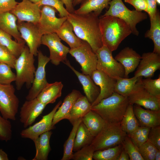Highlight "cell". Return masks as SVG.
<instances>
[{
    "mask_svg": "<svg viewBox=\"0 0 160 160\" xmlns=\"http://www.w3.org/2000/svg\"><path fill=\"white\" fill-rule=\"evenodd\" d=\"M99 16L92 12L84 14L69 13L67 17L76 35L88 43L95 53L103 46Z\"/></svg>",
    "mask_w": 160,
    "mask_h": 160,
    "instance_id": "1",
    "label": "cell"
},
{
    "mask_svg": "<svg viewBox=\"0 0 160 160\" xmlns=\"http://www.w3.org/2000/svg\"><path fill=\"white\" fill-rule=\"evenodd\" d=\"M99 25L103 45L112 52L116 50L121 42L132 33L125 22L113 16L101 17Z\"/></svg>",
    "mask_w": 160,
    "mask_h": 160,
    "instance_id": "2",
    "label": "cell"
},
{
    "mask_svg": "<svg viewBox=\"0 0 160 160\" xmlns=\"http://www.w3.org/2000/svg\"><path fill=\"white\" fill-rule=\"evenodd\" d=\"M129 104L128 97L114 92L92 107L91 110L99 114L106 122H120Z\"/></svg>",
    "mask_w": 160,
    "mask_h": 160,
    "instance_id": "3",
    "label": "cell"
},
{
    "mask_svg": "<svg viewBox=\"0 0 160 160\" xmlns=\"http://www.w3.org/2000/svg\"><path fill=\"white\" fill-rule=\"evenodd\" d=\"M34 55L25 46L20 55L16 60L14 69L16 71L15 84L17 90H20L24 84L27 88L31 87L33 80L36 68Z\"/></svg>",
    "mask_w": 160,
    "mask_h": 160,
    "instance_id": "4",
    "label": "cell"
},
{
    "mask_svg": "<svg viewBox=\"0 0 160 160\" xmlns=\"http://www.w3.org/2000/svg\"><path fill=\"white\" fill-rule=\"evenodd\" d=\"M127 135L122 130L120 122L106 121L100 132L94 137L91 144L95 151L104 150L121 144Z\"/></svg>",
    "mask_w": 160,
    "mask_h": 160,
    "instance_id": "5",
    "label": "cell"
},
{
    "mask_svg": "<svg viewBox=\"0 0 160 160\" xmlns=\"http://www.w3.org/2000/svg\"><path fill=\"white\" fill-rule=\"evenodd\" d=\"M109 5L108 10L101 17L110 16L123 20L129 26L132 33L138 36L139 32L136 25L147 18V14L135 10H130L125 6L122 0H111Z\"/></svg>",
    "mask_w": 160,
    "mask_h": 160,
    "instance_id": "6",
    "label": "cell"
},
{
    "mask_svg": "<svg viewBox=\"0 0 160 160\" xmlns=\"http://www.w3.org/2000/svg\"><path fill=\"white\" fill-rule=\"evenodd\" d=\"M112 52L103 45L97 50L95 52L97 58L96 70L115 79L119 77H124V68L114 58Z\"/></svg>",
    "mask_w": 160,
    "mask_h": 160,
    "instance_id": "7",
    "label": "cell"
},
{
    "mask_svg": "<svg viewBox=\"0 0 160 160\" xmlns=\"http://www.w3.org/2000/svg\"><path fill=\"white\" fill-rule=\"evenodd\" d=\"M15 89L12 84H0V112L5 119L16 120L19 100L15 94Z\"/></svg>",
    "mask_w": 160,
    "mask_h": 160,
    "instance_id": "8",
    "label": "cell"
},
{
    "mask_svg": "<svg viewBox=\"0 0 160 160\" xmlns=\"http://www.w3.org/2000/svg\"><path fill=\"white\" fill-rule=\"evenodd\" d=\"M69 53L80 65L82 73L91 76L93 72L96 70L97 58L89 44L83 41L81 45L70 49Z\"/></svg>",
    "mask_w": 160,
    "mask_h": 160,
    "instance_id": "9",
    "label": "cell"
},
{
    "mask_svg": "<svg viewBox=\"0 0 160 160\" xmlns=\"http://www.w3.org/2000/svg\"><path fill=\"white\" fill-rule=\"evenodd\" d=\"M142 78H138L131 94L128 97L129 104H136L147 109L160 110V97L151 94L143 87Z\"/></svg>",
    "mask_w": 160,
    "mask_h": 160,
    "instance_id": "10",
    "label": "cell"
},
{
    "mask_svg": "<svg viewBox=\"0 0 160 160\" xmlns=\"http://www.w3.org/2000/svg\"><path fill=\"white\" fill-rule=\"evenodd\" d=\"M41 44L48 48L50 52L49 57L52 64L57 66L60 62L63 63L67 60V55L70 49L63 44L56 33L43 35Z\"/></svg>",
    "mask_w": 160,
    "mask_h": 160,
    "instance_id": "11",
    "label": "cell"
},
{
    "mask_svg": "<svg viewBox=\"0 0 160 160\" xmlns=\"http://www.w3.org/2000/svg\"><path fill=\"white\" fill-rule=\"evenodd\" d=\"M41 7L40 17L36 25L40 33L42 36L56 33L67 17L58 18L56 16L57 10L47 5Z\"/></svg>",
    "mask_w": 160,
    "mask_h": 160,
    "instance_id": "12",
    "label": "cell"
},
{
    "mask_svg": "<svg viewBox=\"0 0 160 160\" xmlns=\"http://www.w3.org/2000/svg\"><path fill=\"white\" fill-rule=\"evenodd\" d=\"M38 65L36 70L33 81L28 93L26 97V100L36 98L44 88L48 84L46 78L45 67L50 61L49 57L38 50L37 55Z\"/></svg>",
    "mask_w": 160,
    "mask_h": 160,
    "instance_id": "13",
    "label": "cell"
},
{
    "mask_svg": "<svg viewBox=\"0 0 160 160\" xmlns=\"http://www.w3.org/2000/svg\"><path fill=\"white\" fill-rule=\"evenodd\" d=\"M22 38L26 43L29 51L34 56L37 55L38 48L41 44L42 35L36 25L31 23H17Z\"/></svg>",
    "mask_w": 160,
    "mask_h": 160,
    "instance_id": "14",
    "label": "cell"
},
{
    "mask_svg": "<svg viewBox=\"0 0 160 160\" xmlns=\"http://www.w3.org/2000/svg\"><path fill=\"white\" fill-rule=\"evenodd\" d=\"M62 103L61 100L59 101L52 110L48 114L43 116L40 121L22 130L20 133L21 137L33 141L41 134L53 129L54 127L52 124L53 117Z\"/></svg>",
    "mask_w": 160,
    "mask_h": 160,
    "instance_id": "15",
    "label": "cell"
},
{
    "mask_svg": "<svg viewBox=\"0 0 160 160\" xmlns=\"http://www.w3.org/2000/svg\"><path fill=\"white\" fill-rule=\"evenodd\" d=\"M10 12L17 17V23L28 22L36 25L38 23L41 15L40 7L29 0H22L18 2Z\"/></svg>",
    "mask_w": 160,
    "mask_h": 160,
    "instance_id": "16",
    "label": "cell"
},
{
    "mask_svg": "<svg viewBox=\"0 0 160 160\" xmlns=\"http://www.w3.org/2000/svg\"><path fill=\"white\" fill-rule=\"evenodd\" d=\"M137 68L134 76L151 78L160 68V55L153 52L143 53Z\"/></svg>",
    "mask_w": 160,
    "mask_h": 160,
    "instance_id": "17",
    "label": "cell"
},
{
    "mask_svg": "<svg viewBox=\"0 0 160 160\" xmlns=\"http://www.w3.org/2000/svg\"><path fill=\"white\" fill-rule=\"evenodd\" d=\"M47 105L39 101L36 98L26 100L20 108V120L25 128L30 126L42 113Z\"/></svg>",
    "mask_w": 160,
    "mask_h": 160,
    "instance_id": "18",
    "label": "cell"
},
{
    "mask_svg": "<svg viewBox=\"0 0 160 160\" xmlns=\"http://www.w3.org/2000/svg\"><path fill=\"white\" fill-rule=\"evenodd\" d=\"M91 77L95 84L99 86L100 89L99 95L91 104L92 106L97 104L103 99L112 95L114 92L116 80L97 70L93 72Z\"/></svg>",
    "mask_w": 160,
    "mask_h": 160,
    "instance_id": "19",
    "label": "cell"
},
{
    "mask_svg": "<svg viewBox=\"0 0 160 160\" xmlns=\"http://www.w3.org/2000/svg\"><path fill=\"white\" fill-rule=\"evenodd\" d=\"M114 58L123 66L125 70L124 77L137 68L141 59V56L132 48L126 47L122 49Z\"/></svg>",
    "mask_w": 160,
    "mask_h": 160,
    "instance_id": "20",
    "label": "cell"
},
{
    "mask_svg": "<svg viewBox=\"0 0 160 160\" xmlns=\"http://www.w3.org/2000/svg\"><path fill=\"white\" fill-rule=\"evenodd\" d=\"M74 72L81 84L86 96L89 102L92 103L100 93V89L92 79L91 76L81 73L76 70L67 60L63 62Z\"/></svg>",
    "mask_w": 160,
    "mask_h": 160,
    "instance_id": "21",
    "label": "cell"
},
{
    "mask_svg": "<svg viewBox=\"0 0 160 160\" xmlns=\"http://www.w3.org/2000/svg\"><path fill=\"white\" fill-rule=\"evenodd\" d=\"M133 105L134 114L140 126L151 128L160 125V110L145 109L140 105Z\"/></svg>",
    "mask_w": 160,
    "mask_h": 160,
    "instance_id": "22",
    "label": "cell"
},
{
    "mask_svg": "<svg viewBox=\"0 0 160 160\" xmlns=\"http://www.w3.org/2000/svg\"><path fill=\"white\" fill-rule=\"evenodd\" d=\"M17 19L10 12H0V29L8 33L17 42L25 44L18 30Z\"/></svg>",
    "mask_w": 160,
    "mask_h": 160,
    "instance_id": "23",
    "label": "cell"
},
{
    "mask_svg": "<svg viewBox=\"0 0 160 160\" xmlns=\"http://www.w3.org/2000/svg\"><path fill=\"white\" fill-rule=\"evenodd\" d=\"M82 95L79 91L73 89L65 97L61 105L59 107L55 113L52 121L53 126L63 119H68L74 103Z\"/></svg>",
    "mask_w": 160,
    "mask_h": 160,
    "instance_id": "24",
    "label": "cell"
},
{
    "mask_svg": "<svg viewBox=\"0 0 160 160\" xmlns=\"http://www.w3.org/2000/svg\"><path fill=\"white\" fill-rule=\"evenodd\" d=\"M63 85L61 81L48 84L44 88L36 97L42 103L47 105L54 103L62 95Z\"/></svg>",
    "mask_w": 160,
    "mask_h": 160,
    "instance_id": "25",
    "label": "cell"
},
{
    "mask_svg": "<svg viewBox=\"0 0 160 160\" xmlns=\"http://www.w3.org/2000/svg\"><path fill=\"white\" fill-rule=\"evenodd\" d=\"M56 33L61 39L69 45L70 49L77 47L82 44L83 41L75 34L72 25L67 19L63 23Z\"/></svg>",
    "mask_w": 160,
    "mask_h": 160,
    "instance_id": "26",
    "label": "cell"
},
{
    "mask_svg": "<svg viewBox=\"0 0 160 160\" xmlns=\"http://www.w3.org/2000/svg\"><path fill=\"white\" fill-rule=\"evenodd\" d=\"M52 132L48 131L41 135L33 140L35 144L36 153L33 160H47L51 150L49 141Z\"/></svg>",
    "mask_w": 160,
    "mask_h": 160,
    "instance_id": "27",
    "label": "cell"
},
{
    "mask_svg": "<svg viewBox=\"0 0 160 160\" xmlns=\"http://www.w3.org/2000/svg\"><path fill=\"white\" fill-rule=\"evenodd\" d=\"M91 104L86 96L82 95L74 103L68 119L72 124L76 120L82 118L91 110Z\"/></svg>",
    "mask_w": 160,
    "mask_h": 160,
    "instance_id": "28",
    "label": "cell"
},
{
    "mask_svg": "<svg viewBox=\"0 0 160 160\" xmlns=\"http://www.w3.org/2000/svg\"><path fill=\"white\" fill-rule=\"evenodd\" d=\"M150 20V28L145 33V37L153 41L154 44L153 52L160 55V15L158 10Z\"/></svg>",
    "mask_w": 160,
    "mask_h": 160,
    "instance_id": "29",
    "label": "cell"
},
{
    "mask_svg": "<svg viewBox=\"0 0 160 160\" xmlns=\"http://www.w3.org/2000/svg\"><path fill=\"white\" fill-rule=\"evenodd\" d=\"M82 122L94 137L102 129L106 121L99 114L91 110L82 118Z\"/></svg>",
    "mask_w": 160,
    "mask_h": 160,
    "instance_id": "30",
    "label": "cell"
},
{
    "mask_svg": "<svg viewBox=\"0 0 160 160\" xmlns=\"http://www.w3.org/2000/svg\"><path fill=\"white\" fill-rule=\"evenodd\" d=\"M111 0H86L80 7L75 10L74 13L84 14L93 12L99 16L103 10L107 7Z\"/></svg>",
    "mask_w": 160,
    "mask_h": 160,
    "instance_id": "31",
    "label": "cell"
},
{
    "mask_svg": "<svg viewBox=\"0 0 160 160\" xmlns=\"http://www.w3.org/2000/svg\"><path fill=\"white\" fill-rule=\"evenodd\" d=\"M94 138L82 121L76 131L73 151L76 152L83 147L91 144Z\"/></svg>",
    "mask_w": 160,
    "mask_h": 160,
    "instance_id": "32",
    "label": "cell"
},
{
    "mask_svg": "<svg viewBox=\"0 0 160 160\" xmlns=\"http://www.w3.org/2000/svg\"><path fill=\"white\" fill-rule=\"evenodd\" d=\"M122 130L127 135L132 132L139 126L133 110V105L129 104L120 122Z\"/></svg>",
    "mask_w": 160,
    "mask_h": 160,
    "instance_id": "33",
    "label": "cell"
},
{
    "mask_svg": "<svg viewBox=\"0 0 160 160\" xmlns=\"http://www.w3.org/2000/svg\"><path fill=\"white\" fill-rule=\"evenodd\" d=\"M138 78L135 76L130 78L121 77L117 78L116 79L114 92L128 97L134 89Z\"/></svg>",
    "mask_w": 160,
    "mask_h": 160,
    "instance_id": "34",
    "label": "cell"
},
{
    "mask_svg": "<svg viewBox=\"0 0 160 160\" xmlns=\"http://www.w3.org/2000/svg\"><path fill=\"white\" fill-rule=\"evenodd\" d=\"M11 36L0 29V44L7 48L17 58L22 52L25 44L13 40Z\"/></svg>",
    "mask_w": 160,
    "mask_h": 160,
    "instance_id": "35",
    "label": "cell"
},
{
    "mask_svg": "<svg viewBox=\"0 0 160 160\" xmlns=\"http://www.w3.org/2000/svg\"><path fill=\"white\" fill-rule=\"evenodd\" d=\"M82 121V118H81L75 121L72 124L73 127L72 129L63 145V153L61 160L72 159L76 131L79 124Z\"/></svg>",
    "mask_w": 160,
    "mask_h": 160,
    "instance_id": "36",
    "label": "cell"
},
{
    "mask_svg": "<svg viewBox=\"0 0 160 160\" xmlns=\"http://www.w3.org/2000/svg\"><path fill=\"white\" fill-rule=\"evenodd\" d=\"M123 148L121 144L104 150L95 151L93 159L95 160H117Z\"/></svg>",
    "mask_w": 160,
    "mask_h": 160,
    "instance_id": "37",
    "label": "cell"
},
{
    "mask_svg": "<svg viewBox=\"0 0 160 160\" xmlns=\"http://www.w3.org/2000/svg\"><path fill=\"white\" fill-rule=\"evenodd\" d=\"M150 128L149 127L140 126L133 131L127 135L139 148L148 140Z\"/></svg>",
    "mask_w": 160,
    "mask_h": 160,
    "instance_id": "38",
    "label": "cell"
},
{
    "mask_svg": "<svg viewBox=\"0 0 160 160\" xmlns=\"http://www.w3.org/2000/svg\"><path fill=\"white\" fill-rule=\"evenodd\" d=\"M121 144L123 149L128 154L129 160H144L140 153L139 148L133 143L127 135Z\"/></svg>",
    "mask_w": 160,
    "mask_h": 160,
    "instance_id": "39",
    "label": "cell"
},
{
    "mask_svg": "<svg viewBox=\"0 0 160 160\" xmlns=\"http://www.w3.org/2000/svg\"><path fill=\"white\" fill-rule=\"evenodd\" d=\"M143 87L151 94L160 97V75L158 78L152 79L151 78L141 79Z\"/></svg>",
    "mask_w": 160,
    "mask_h": 160,
    "instance_id": "40",
    "label": "cell"
},
{
    "mask_svg": "<svg viewBox=\"0 0 160 160\" xmlns=\"http://www.w3.org/2000/svg\"><path fill=\"white\" fill-rule=\"evenodd\" d=\"M16 74L11 70V68L7 65L0 63V84L8 85L15 81Z\"/></svg>",
    "mask_w": 160,
    "mask_h": 160,
    "instance_id": "41",
    "label": "cell"
},
{
    "mask_svg": "<svg viewBox=\"0 0 160 160\" xmlns=\"http://www.w3.org/2000/svg\"><path fill=\"white\" fill-rule=\"evenodd\" d=\"M37 4L40 7L47 5L52 7L58 12L60 17H67L69 13L65 7L64 3L61 0H41Z\"/></svg>",
    "mask_w": 160,
    "mask_h": 160,
    "instance_id": "42",
    "label": "cell"
},
{
    "mask_svg": "<svg viewBox=\"0 0 160 160\" xmlns=\"http://www.w3.org/2000/svg\"><path fill=\"white\" fill-rule=\"evenodd\" d=\"M12 135L11 123L0 114V140L7 142L11 139Z\"/></svg>",
    "mask_w": 160,
    "mask_h": 160,
    "instance_id": "43",
    "label": "cell"
},
{
    "mask_svg": "<svg viewBox=\"0 0 160 160\" xmlns=\"http://www.w3.org/2000/svg\"><path fill=\"white\" fill-rule=\"evenodd\" d=\"M95 150L90 144L83 147L73 153L72 159L74 160H92Z\"/></svg>",
    "mask_w": 160,
    "mask_h": 160,
    "instance_id": "44",
    "label": "cell"
},
{
    "mask_svg": "<svg viewBox=\"0 0 160 160\" xmlns=\"http://www.w3.org/2000/svg\"><path fill=\"white\" fill-rule=\"evenodd\" d=\"M157 149L148 140L139 148L140 153L144 160H155V154Z\"/></svg>",
    "mask_w": 160,
    "mask_h": 160,
    "instance_id": "45",
    "label": "cell"
},
{
    "mask_svg": "<svg viewBox=\"0 0 160 160\" xmlns=\"http://www.w3.org/2000/svg\"><path fill=\"white\" fill-rule=\"evenodd\" d=\"M16 57L6 47L0 44V63L7 65L14 68Z\"/></svg>",
    "mask_w": 160,
    "mask_h": 160,
    "instance_id": "46",
    "label": "cell"
},
{
    "mask_svg": "<svg viewBox=\"0 0 160 160\" xmlns=\"http://www.w3.org/2000/svg\"><path fill=\"white\" fill-rule=\"evenodd\" d=\"M148 140L160 150V125L151 128Z\"/></svg>",
    "mask_w": 160,
    "mask_h": 160,
    "instance_id": "47",
    "label": "cell"
},
{
    "mask_svg": "<svg viewBox=\"0 0 160 160\" xmlns=\"http://www.w3.org/2000/svg\"><path fill=\"white\" fill-rule=\"evenodd\" d=\"M18 3L15 0H0V12H10Z\"/></svg>",
    "mask_w": 160,
    "mask_h": 160,
    "instance_id": "48",
    "label": "cell"
},
{
    "mask_svg": "<svg viewBox=\"0 0 160 160\" xmlns=\"http://www.w3.org/2000/svg\"><path fill=\"white\" fill-rule=\"evenodd\" d=\"M124 1L132 5L137 11H146L147 4L146 0H124Z\"/></svg>",
    "mask_w": 160,
    "mask_h": 160,
    "instance_id": "49",
    "label": "cell"
},
{
    "mask_svg": "<svg viewBox=\"0 0 160 160\" xmlns=\"http://www.w3.org/2000/svg\"><path fill=\"white\" fill-rule=\"evenodd\" d=\"M147 7L146 12L147 13L150 19L153 18L155 15L157 9V3L156 0H146Z\"/></svg>",
    "mask_w": 160,
    "mask_h": 160,
    "instance_id": "50",
    "label": "cell"
},
{
    "mask_svg": "<svg viewBox=\"0 0 160 160\" xmlns=\"http://www.w3.org/2000/svg\"><path fill=\"white\" fill-rule=\"evenodd\" d=\"M65 5V8L70 13H74V9L72 0H61Z\"/></svg>",
    "mask_w": 160,
    "mask_h": 160,
    "instance_id": "51",
    "label": "cell"
},
{
    "mask_svg": "<svg viewBox=\"0 0 160 160\" xmlns=\"http://www.w3.org/2000/svg\"><path fill=\"white\" fill-rule=\"evenodd\" d=\"M129 160V159L128 154L123 148L117 160Z\"/></svg>",
    "mask_w": 160,
    "mask_h": 160,
    "instance_id": "52",
    "label": "cell"
},
{
    "mask_svg": "<svg viewBox=\"0 0 160 160\" xmlns=\"http://www.w3.org/2000/svg\"><path fill=\"white\" fill-rule=\"evenodd\" d=\"M7 154L2 149L0 148V160H8Z\"/></svg>",
    "mask_w": 160,
    "mask_h": 160,
    "instance_id": "53",
    "label": "cell"
},
{
    "mask_svg": "<svg viewBox=\"0 0 160 160\" xmlns=\"http://www.w3.org/2000/svg\"><path fill=\"white\" fill-rule=\"evenodd\" d=\"M84 0H72V1L73 5L74 7L82 2Z\"/></svg>",
    "mask_w": 160,
    "mask_h": 160,
    "instance_id": "54",
    "label": "cell"
},
{
    "mask_svg": "<svg viewBox=\"0 0 160 160\" xmlns=\"http://www.w3.org/2000/svg\"><path fill=\"white\" fill-rule=\"evenodd\" d=\"M160 160V150L157 149L155 156V160Z\"/></svg>",
    "mask_w": 160,
    "mask_h": 160,
    "instance_id": "55",
    "label": "cell"
},
{
    "mask_svg": "<svg viewBox=\"0 0 160 160\" xmlns=\"http://www.w3.org/2000/svg\"><path fill=\"white\" fill-rule=\"evenodd\" d=\"M29 0L33 3H35V4H37L41 0Z\"/></svg>",
    "mask_w": 160,
    "mask_h": 160,
    "instance_id": "56",
    "label": "cell"
},
{
    "mask_svg": "<svg viewBox=\"0 0 160 160\" xmlns=\"http://www.w3.org/2000/svg\"><path fill=\"white\" fill-rule=\"evenodd\" d=\"M156 2L158 4L160 5V0H156Z\"/></svg>",
    "mask_w": 160,
    "mask_h": 160,
    "instance_id": "57",
    "label": "cell"
}]
</instances>
